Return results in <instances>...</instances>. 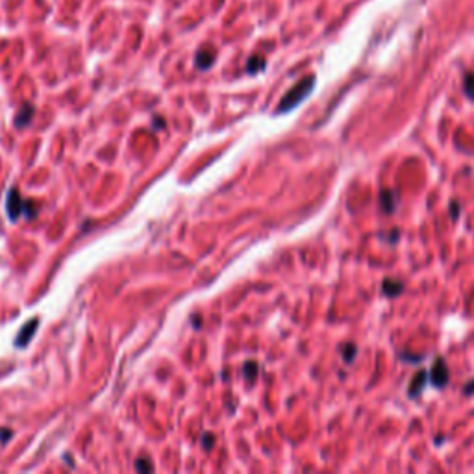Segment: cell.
<instances>
[{
	"label": "cell",
	"instance_id": "9",
	"mask_svg": "<svg viewBox=\"0 0 474 474\" xmlns=\"http://www.w3.org/2000/svg\"><path fill=\"white\" fill-rule=\"evenodd\" d=\"M265 65H267L265 57L259 56V54H254V56H250L248 61H246V73H248V75H257L259 71L265 69Z\"/></svg>",
	"mask_w": 474,
	"mask_h": 474
},
{
	"label": "cell",
	"instance_id": "2",
	"mask_svg": "<svg viewBox=\"0 0 474 474\" xmlns=\"http://www.w3.org/2000/svg\"><path fill=\"white\" fill-rule=\"evenodd\" d=\"M430 380L434 383L435 387H445L448 380H450V372H448V365L443 358H435L434 365L430 369Z\"/></svg>",
	"mask_w": 474,
	"mask_h": 474
},
{
	"label": "cell",
	"instance_id": "8",
	"mask_svg": "<svg viewBox=\"0 0 474 474\" xmlns=\"http://www.w3.org/2000/svg\"><path fill=\"white\" fill-rule=\"evenodd\" d=\"M402 291H404V284L400 280H394V278H385V280H383L382 293L385 297L393 298V297H396V295H400Z\"/></svg>",
	"mask_w": 474,
	"mask_h": 474
},
{
	"label": "cell",
	"instance_id": "13",
	"mask_svg": "<svg viewBox=\"0 0 474 474\" xmlns=\"http://www.w3.org/2000/svg\"><path fill=\"white\" fill-rule=\"evenodd\" d=\"M245 374H246V378H248V382H252L254 378H256V374H257V365L254 363V361H248L245 365Z\"/></svg>",
	"mask_w": 474,
	"mask_h": 474
},
{
	"label": "cell",
	"instance_id": "7",
	"mask_svg": "<svg viewBox=\"0 0 474 474\" xmlns=\"http://www.w3.org/2000/svg\"><path fill=\"white\" fill-rule=\"evenodd\" d=\"M37 319H32L30 322H26V326H23V330L19 331L17 339H15V347H26L28 341L32 339V335L35 333V328H37Z\"/></svg>",
	"mask_w": 474,
	"mask_h": 474
},
{
	"label": "cell",
	"instance_id": "3",
	"mask_svg": "<svg viewBox=\"0 0 474 474\" xmlns=\"http://www.w3.org/2000/svg\"><path fill=\"white\" fill-rule=\"evenodd\" d=\"M6 206H8V213H10V219H12V221H17V219L23 215L26 202H24V200L19 196L17 189H12V191H10V194H8Z\"/></svg>",
	"mask_w": 474,
	"mask_h": 474
},
{
	"label": "cell",
	"instance_id": "1",
	"mask_svg": "<svg viewBox=\"0 0 474 474\" xmlns=\"http://www.w3.org/2000/svg\"><path fill=\"white\" fill-rule=\"evenodd\" d=\"M313 86H315V76H306V78H302L298 84H295L280 100L276 113H287V111L295 109L298 104L304 102V100L309 97V93L313 91Z\"/></svg>",
	"mask_w": 474,
	"mask_h": 474
},
{
	"label": "cell",
	"instance_id": "11",
	"mask_svg": "<svg viewBox=\"0 0 474 474\" xmlns=\"http://www.w3.org/2000/svg\"><path fill=\"white\" fill-rule=\"evenodd\" d=\"M341 356H343L345 363H354L356 356H358V347L354 343H347L341 347Z\"/></svg>",
	"mask_w": 474,
	"mask_h": 474
},
{
	"label": "cell",
	"instance_id": "16",
	"mask_svg": "<svg viewBox=\"0 0 474 474\" xmlns=\"http://www.w3.org/2000/svg\"><path fill=\"white\" fill-rule=\"evenodd\" d=\"M457 202H452L450 204V213H452V219H457V212H461V210H457Z\"/></svg>",
	"mask_w": 474,
	"mask_h": 474
},
{
	"label": "cell",
	"instance_id": "6",
	"mask_svg": "<svg viewBox=\"0 0 474 474\" xmlns=\"http://www.w3.org/2000/svg\"><path fill=\"white\" fill-rule=\"evenodd\" d=\"M396 206H398V194L391 191V189H383L382 193H380V208H382V212L391 215V213H394Z\"/></svg>",
	"mask_w": 474,
	"mask_h": 474
},
{
	"label": "cell",
	"instance_id": "12",
	"mask_svg": "<svg viewBox=\"0 0 474 474\" xmlns=\"http://www.w3.org/2000/svg\"><path fill=\"white\" fill-rule=\"evenodd\" d=\"M463 93L467 98L474 100V73H467L463 78Z\"/></svg>",
	"mask_w": 474,
	"mask_h": 474
},
{
	"label": "cell",
	"instance_id": "10",
	"mask_svg": "<svg viewBox=\"0 0 474 474\" xmlns=\"http://www.w3.org/2000/svg\"><path fill=\"white\" fill-rule=\"evenodd\" d=\"M32 115H34V108L32 106H23V109L17 113V117H15V126H26L30 122V119H32Z\"/></svg>",
	"mask_w": 474,
	"mask_h": 474
},
{
	"label": "cell",
	"instance_id": "4",
	"mask_svg": "<svg viewBox=\"0 0 474 474\" xmlns=\"http://www.w3.org/2000/svg\"><path fill=\"white\" fill-rule=\"evenodd\" d=\"M428 371H419L415 372V376L410 380V387H408V396L410 398H417V396H421V393L424 391V387H426V383H428Z\"/></svg>",
	"mask_w": 474,
	"mask_h": 474
},
{
	"label": "cell",
	"instance_id": "18",
	"mask_svg": "<svg viewBox=\"0 0 474 474\" xmlns=\"http://www.w3.org/2000/svg\"><path fill=\"white\" fill-rule=\"evenodd\" d=\"M212 441H213L212 435H206V437H204V446H206V448H212Z\"/></svg>",
	"mask_w": 474,
	"mask_h": 474
},
{
	"label": "cell",
	"instance_id": "17",
	"mask_svg": "<svg viewBox=\"0 0 474 474\" xmlns=\"http://www.w3.org/2000/svg\"><path fill=\"white\" fill-rule=\"evenodd\" d=\"M6 437L10 439V437H12V432H10V428H8V432H6V428H2V432H0V439L4 441Z\"/></svg>",
	"mask_w": 474,
	"mask_h": 474
},
{
	"label": "cell",
	"instance_id": "14",
	"mask_svg": "<svg viewBox=\"0 0 474 474\" xmlns=\"http://www.w3.org/2000/svg\"><path fill=\"white\" fill-rule=\"evenodd\" d=\"M136 468L143 470V472H149V470H152V463L147 461V457H139L138 461H136Z\"/></svg>",
	"mask_w": 474,
	"mask_h": 474
},
{
	"label": "cell",
	"instance_id": "5",
	"mask_svg": "<svg viewBox=\"0 0 474 474\" xmlns=\"http://www.w3.org/2000/svg\"><path fill=\"white\" fill-rule=\"evenodd\" d=\"M215 57H217V54H215V50H213L212 46H204V48H200V50L194 54V67L202 71H208L213 63H215Z\"/></svg>",
	"mask_w": 474,
	"mask_h": 474
},
{
	"label": "cell",
	"instance_id": "15",
	"mask_svg": "<svg viewBox=\"0 0 474 474\" xmlns=\"http://www.w3.org/2000/svg\"><path fill=\"white\" fill-rule=\"evenodd\" d=\"M463 393H465V394H472V393H474V380H470V382L465 383V387H463Z\"/></svg>",
	"mask_w": 474,
	"mask_h": 474
}]
</instances>
